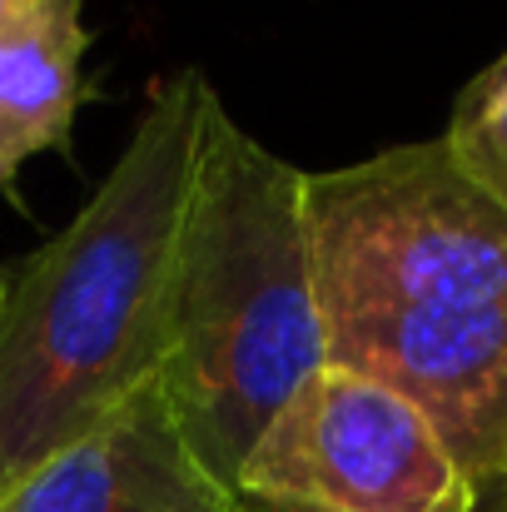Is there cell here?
<instances>
[{
	"label": "cell",
	"instance_id": "9",
	"mask_svg": "<svg viewBox=\"0 0 507 512\" xmlns=\"http://www.w3.org/2000/svg\"><path fill=\"white\" fill-rule=\"evenodd\" d=\"M25 5H35V0H0V20L15 15V10H25Z\"/></svg>",
	"mask_w": 507,
	"mask_h": 512
},
{
	"label": "cell",
	"instance_id": "3",
	"mask_svg": "<svg viewBox=\"0 0 507 512\" xmlns=\"http://www.w3.org/2000/svg\"><path fill=\"white\" fill-rule=\"evenodd\" d=\"M324 363L304 170L209 95L174 244L160 383L199 458L239 488L264 428Z\"/></svg>",
	"mask_w": 507,
	"mask_h": 512
},
{
	"label": "cell",
	"instance_id": "7",
	"mask_svg": "<svg viewBox=\"0 0 507 512\" xmlns=\"http://www.w3.org/2000/svg\"><path fill=\"white\" fill-rule=\"evenodd\" d=\"M443 140L453 160L507 209V50L463 85Z\"/></svg>",
	"mask_w": 507,
	"mask_h": 512
},
{
	"label": "cell",
	"instance_id": "10",
	"mask_svg": "<svg viewBox=\"0 0 507 512\" xmlns=\"http://www.w3.org/2000/svg\"><path fill=\"white\" fill-rule=\"evenodd\" d=\"M498 483H507V468H503V478H498Z\"/></svg>",
	"mask_w": 507,
	"mask_h": 512
},
{
	"label": "cell",
	"instance_id": "5",
	"mask_svg": "<svg viewBox=\"0 0 507 512\" xmlns=\"http://www.w3.org/2000/svg\"><path fill=\"white\" fill-rule=\"evenodd\" d=\"M0 512H249L189 443L165 383L150 378L70 448L0 493Z\"/></svg>",
	"mask_w": 507,
	"mask_h": 512
},
{
	"label": "cell",
	"instance_id": "1",
	"mask_svg": "<svg viewBox=\"0 0 507 512\" xmlns=\"http://www.w3.org/2000/svg\"><path fill=\"white\" fill-rule=\"evenodd\" d=\"M329 363L408 398L483 493L507 468V209L448 140L304 174Z\"/></svg>",
	"mask_w": 507,
	"mask_h": 512
},
{
	"label": "cell",
	"instance_id": "2",
	"mask_svg": "<svg viewBox=\"0 0 507 512\" xmlns=\"http://www.w3.org/2000/svg\"><path fill=\"white\" fill-rule=\"evenodd\" d=\"M209 95L199 70L160 80L85 209L0 269V493L160 378Z\"/></svg>",
	"mask_w": 507,
	"mask_h": 512
},
{
	"label": "cell",
	"instance_id": "4",
	"mask_svg": "<svg viewBox=\"0 0 507 512\" xmlns=\"http://www.w3.org/2000/svg\"><path fill=\"white\" fill-rule=\"evenodd\" d=\"M249 512H473L478 488L393 388L324 363L239 468Z\"/></svg>",
	"mask_w": 507,
	"mask_h": 512
},
{
	"label": "cell",
	"instance_id": "6",
	"mask_svg": "<svg viewBox=\"0 0 507 512\" xmlns=\"http://www.w3.org/2000/svg\"><path fill=\"white\" fill-rule=\"evenodd\" d=\"M80 10L85 0H35L0 20V189L70 140L90 45Z\"/></svg>",
	"mask_w": 507,
	"mask_h": 512
},
{
	"label": "cell",
	"instance_id": "8",
	"mask_svg": "<svg viewBox=\"0 0 507 512\" xmlns=\"http://www.w3.org/2000/svg\"><path fill=\"white\" fill-rule=\"evenodd\" d=\"M473 512H507V483H488L478 493V508Z\"/></svg>",
	"mask_w": 507,
	"mask_h": 512
}]
</instances>
